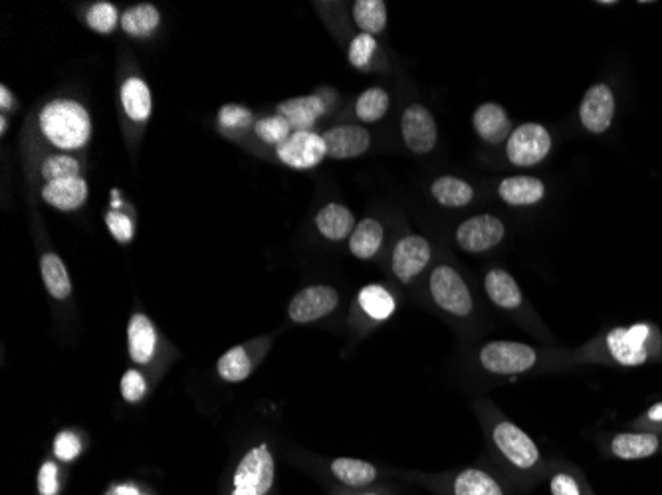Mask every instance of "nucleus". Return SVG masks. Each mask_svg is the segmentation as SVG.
<instances>
[{
	"instance_id": "09e8293b",
	"label": "nucleus",
	"mask_w": 662,
	"mask_h": 495,
	"mask_svg": "<svg viewBox=\"0 0 662 495\" xmlns=\"http://www.w3.org/2000/svg\"><path fill=\"white\" fill-rule=\"evenodd\" d=\"M345 495H383L379 492H359V494H345Z\"/></svg>"
},
{
	"instance_id": "1a4fd4ad",
	"label": "nucleus",
	"mask_w": 662,
	"mask_h": 495,
	"mask_svg": "<svg viewBox=\"0 0 662 495\" xmlns=\"http://www.w3.org/2000/svg\"><path fill=\"white\" fill-rule=\"evenodd\" d=\"M506 236V226L498 216L478 214L464 220L456 230V244L470 254H482L496 248Z\"/></svg>"
},
{
	"instance_id": "f3484780",
	"label": "nucleus",
	"mask_w": 662,
	"mask_h": 495,
	"mask_svg": "<svg viewBox=\"0 0 662 495\" xmlns=\"http://www.w3.org/2000/svg\"><path fill=\"white\" fill-rule=\"evenodd\" d=\"M472 125L476 129L478 137L490 145H500V143L508 141V137L514 131L508 111L500 103H494V101L482 103L474 111Z\"/></svg>"
},
{
	"instance_id": "7ed1b4c3",
	"label": "nucleus",
	"mask_w": 662,
	"mask_h": 495,
	"mask_svg": "<svg viewBox=\"0 0 662 495\" xmlns=\"http://www.w3.org/2000/svg\"><path fill=\"white\" fill-rule=\"evenodd\" d=\"M38 125L44 137L64 151L82 149L92 137V117L88 109L74 99H54L44 105Z\"/></svg>"
},
{
	"instance_id": "393cba45",
	"label": "nucleus",
	"mask_w": 662,
	"mask_h": 495,
	"mask_svg": "<svg viewBox=\"0 0 662 495\" xmlns=\"http://www.w3.org/2000/svg\"><path fill=\"white\" fill-rule=\"evenodd\" d=\"M546 484L552 495H595L585 474L573 464H552Z\"/></svg>"
},
{
	"instance_id": "aec40b11",
	"label": "nucleus",
	"mask_w": 662,
	"mask_h": 495,
	"mask_svg": "<svg viewBox=\"0 0 662 495\" xmlns=\"http://www.w3.org/2000/svg\"><path fill=\"white\" fill-rule=\"evenodd\" d=\"M129 355L137 365H147L157 349V331L151 319L143 313H135L129 319L127 327Z\"/></svg>"
},
{
	"instance_id": "9b49d317",
	"label": "nucleus",
	"mask_w": 662,
	"mask_h": 495,
	"mask_svg": "<svg viewBox=\"0 0 662 495\" xmlns=\"http://www.w3.org/2000/svg\"><path fill=\"white\" fill-rule=\"evenodd\" d=\"M401 131L405 145L417 155L431 153L439 141L437 121L433 113L421 103H413L405 109L401 117Z\"/></svg>"
},
{
	"instance_id": "c85d7f7f",
	"label": "nucleus",
	"mask_w": 662,
	"mask_h": 495,
	"mask_svg": "<svg viewBox=\"0 0 662 495\" xmlns=\"http://www.w3.org/2000/svg\"><path fill=\"white\" fill-rule=\"evenodd\" d=\"M357 303L361 307V311L371 319V321H385L395 313V297L391 296L389 290H385L383 286L371 284L365 286L359 296H357Z\"/></svg>"
},
{
	"instance_id": "4be33fe9",
	"label": "nucleus",
	"mask_w": 662,
	"mask_h": 495,
	"mask_svg": "<svg viewBox=\"0 0 662 495\" xmlns=\"http://www.w3.org/2000/svg\"><path fill=\"white\" fill-rule=\"evenodd\" d=\"M498 195L510 206H534L546 197V185L538 177H510L500 183Z\"/></svg>"
},
{
	"instance_id": "a19ab883",
	"label": "nucleus",
	"mask_w": 662,
	"mask_h": 495,
	"mask_svg": "<svg viewBox=\"0 0 662 495\" xmlns=\"http://www.w3.org/2000/svg\"><path fill=\"white\" fill-rule=\"evenodd\" d=\"M82 452V442L74 432H60L54 438V454L62 462H72L80 456Z\"/></svg>"
},
{
	"instance_id": "dca6fc26",
	"label": "nucleus",
	"mask_w": 662,
	"mask_h": 495,
	"mask_svg": "<svg viewBox=\"0 0 662 495\" xmlns=\"http://www.w3.org/2000/svg\"><path fill=\"white\" fill-rule=\"evenodd\" d=\"M331 159H355L369 151L371 133L359 125H339L324 133Z\"/></svg>"
},
{
	"instance_id": "a878e982",
	"label": "nucleus",
	"mask_w": 662,
	"mask_h": 495,
	"mask_svg": "<svg viewBox=\"0 0 662 495\" xmlns=\"http://www.w3.org/2000/svg\"><path fill=\"white\" fill-rule=\"evenodd\" d=\"M383 236L385 230L381 222H377L375 218H365L355 226L353 234L349 236V250L359 260H371L373 256H377L383 244Z\"/></svg>"
},
{
	"instance_id": "0eeeda50",
	"label": "nucleus",
	"mask_w": 662,
	"mask_h": 495,
	"mask_svg": "<svg viewBox=\"0 0 662 495\" xmlns=\"http://www.w3.org/2000/svg\"><path fill=\"white\" fill-rule=\"evenodd\" d=\"M552 151V135L540 123H524L506 141V155L516 167H536Z\"/></svg>"
},
{
	"instance_id": "9d476101",
	"label": "nucleus",
	"mask_w": 662,
	"mask_h": 495,
	"mask_svg": "<svg viewBox=\"0 0 662 495\" xmlns=\"http://www.w3.org/2000/svg\"><path fill=\"white\" fill-rule=\"evenodd\" d=\"M278 159L298 171L318 167L328 155L324 135L314 131H294L282 145L276 147Z\"/></svg>"
},
{
	"instance_id": "39448f33",
	"label": "nucleus",
	"mask_w": 662,
	"mask_h": 495,
	"mask_svg": "<svg viewBox=\"0 0 662 495\" xmlns=\"http://www.w3.org/2000/svg\"><path fill=\"white\" fill-rule=\"evenodd\" d=\"M429 288L435 303L448 315L458 319H466L472 315L474 311L472 292L466 286L464 278L452 266L446 264L437 266L431 274Z\"/></svg>"
},
{
	"instance_id": "f03ea898",
	"label": "nucleus",
	"mask_w": 662,
	"mask_h": 495,
	"mask_svg": "<svg viewBox=\"0 0 662 495\" xmlns=\"http://www.w3.org/2000/svg\"><path fill=\"white\" fill-rule=\"evenodd\" d=\"M581 357L593 363L601 361L617 367H643L661 359V331L651 321L613 327L589 343Z\"/></svg>"
},
{
	"instance_id": "4c0bfd02",
	"label": "nucleus",
	"mask_w": 662,
	"mask_h": 495,
	"mask_svg": "<svg viewBox=\"0 0 662 495\" xmlns=\"http://www.w3.org/2000/svg\"><path fill=\"white\" fill-rule=\"evenodd\" d=\"M377 52V40L371 34H359L353 38L351 46H349V62L355 68H365L373 54Z\"/></svg>"
},
{
	"instance_id": "49530a36",
	"label": "nucleus",
	"mask_w": 662,
	"mask_h": 495,
	"mask_svg": "<svg viewBox=\"0 0 662 495\" xmlns=\"http://www.w3.org/2000/svg\"><path fill=\"white\" fill-rule=\"evenodd\" d=\"M108 495H143L139 494V490H135L133 486H113Z\"/></svg>"
},
{
	"instance_id": "f704fd0d",
	"label": "nucleus",
	"mask_w": 662,
	"mask_h": 495,
	"mask_svg": "<svg viewBox=\"0 0 662 495\" xmlns=\"http://www.w3.org/2000/svg\"><path fill=\"white\" fill-rule=\"evenodd\" d=\"M256 135L268 143V145H282L292 133L294 129L290 127V123L282 117V115H272V117H264L254 125Z\"/></svg>"
},
{
	"instance_id": "7c9ffc66",
	"label": "nucleus",
	"mask_w": 662,
	"mask_h": 495,
	"mask_svg": "<svg viewBox=\"0 0 662 495\" xmlns=\"http://www.w3.org/2000/svg\"><path fill=\"white\" fill-rule=\"evenodd\" d=\"M431 193H433L435 200L442 206H446V208L468 206L474 198V189L458 177H439L433 183Z\"/></svg>"
},
{
	"instance_id": "58836bf2",
	"label": "nucleus",
	"mask_w": 662,
	"mask_h": 495,
	"mask_svg": "<svg viewBox=\"0 0 662 495\" xmlns=\"http://www.w3.org/2000/svg\"><path fill=\"white\" fill-rule=\"evenodd\" d=\"M252 123V111L242 105H224L219 111V125L226 131H242Z\"/></svg>"
},
{
	"instance_id": "bb28decb",
	"label": "nucleus",
	"mask_w": 662,
	"mask_h": 495,
	"mask_svg": "<svg viewBox=\"0 0 662 495\" xmlns=\"http://www.w3.org/2000/svg\"><path fill=\"white\" fill-rule=\"evenodd\" d=\"M121 103L131 121H147L153 107L149 86L139 78H127L121 86Z\"/></svg>"
},
{
	"instance_id": "ddd939ff",
	"label": "nucleus",
	"mask_w": 662,
	"mask_h": 495,
	"mask_svg": "<svg viewBox=\"0 0 662 495\" xmlns=\"http://www.w3.org/2000/svg\"><path fill=\"white\" fill-rule=\"evenodd\" d=\"M615 117V94L607 84H595L587 90L579 105L581 125L593 133H605Z\"/></svg>"
},
{
	"instance_id": "2eb2a0df",
	"label": "nucleus",
	"mask_w": 662,
	"mask_h": 495,
	"mask_svg": "<svg viewBox=\"0 0 662 495\" xmlns=\"http://www.w3.org/2000/svg\"><path fill=\"white\" fill-rule=\"evenodd\" d=\"M609 454L617 460H645L662 452V432L631 430L619 432L609 440Z\"/></svg>"
},
{
	"instance_id": "b1692460",
	"label": "nucleus",
	"mask_w": 662,
	"mask_h": 495,
	"mask_svg": "<svg viewBox=\"0 0 662 495\" xmlns=\"http://www.w3.org/2000/svg\"><path fill=\"white\" fill-rule=\"evenodd\" d=\"M316 226L324 238H328L331 242H341L353 234L357 224L353 212L347 206L331 202L318 212Z\"/></svg>"
},
{
	"instance_id": "423d86ee",
	"label": "nucleus",
	"mask_w": 662,
	"mask_h": 495,
	"mask_svg": "<svg viewBox=\"0 0 662 495\" xmlns=\"http://www.w3.org/2000/svg\"><path fill=\"white\" fill-rule=\"evenodd\" d=\"M232 495H266L274 486V458L266 444L252 448L234 472Z\"/></svg>"
},
{
	"instance_id": "6e6552de",
	"label": "nucleus",
	"mask_w": 662,
	"mask_h": 495,
	"mask_svg": "<svg viewBox=\"0 0 662 495\" xmlns=\"http://www.w3.org/2000/svg\"><path fill=\"white\" fill-rule=\"evenodd\" d=\"M446 484L450 495H520L502 472L482 466L464 468L452 474Z\"/></svg>"
},
{
	"instance_id": "2f4dec72",
	"label": "nucleus",
	"mask_w": 662,
	"mask_h": 495,
	"mask_svg": "<svg viewBox=\"0 0 662 495\" xmlns=\"http://www.w3.org/2000/svg\"><path fill=\"white\" fill-rule=\"evenodd\" d=\"M353 20L363 34H379L387 26V4L383 0H357L353 4Z\"/></svg>"
},
{
	"instance_id": "5701e85b",
	"label": "nucleus",
	"mask_w": 662,
	"mask_h": 495,
	"mask_svg": "<svg viewBox=\"0 0 662 495\" xmlns=\"http://www.w3.org/2000/svg\"><path fill=\"white\" fill-rule=\"evenodd\" d=\"M330 474L345 488H367L379 478V472L371 462L355 458L331 460Z\"/></svg>"
},
{
	"instance_id": "20e7f679",
	"label": "nucleus",
	"mask_w": 662,
	"mask_h": 495,
	"mask_svg": "<svg viewBox=\"0 0 662 495\" xmlns=\"http://www.w3.org/2000/svg\"><path fill=\"white\" fill-rule=\"evenodd\" d=\"M482 369L498 377H520L540 363V351L518 341H490L480 353Z\"/></svg>"
},
{
	"instance_id": "c756f323",
	"label": "nucleus",
	"mask_w": 662,
	"mask_h": 495,
	"mask_svg": "<svg viewBox=\"0 0 662 495\" xmlns=\"http://www.w3.org/2000/svg\"><path fill=\"white\" fill-rule=\"evenodd\" d=\"M40 270H42V280L50 292V296L54 299H66L72 294V282L68 276V270L64 266V262L60 260V256L56 254H44L40 258Z\"/></svg>"
},
{
	"instance_id": "a211bd4d",
	"label": "nucleus",
	"mask_w": 662,
	"mask_h": 495,
	"mask_svg": "<svg viewBox=\"0 0 662 495\" xmlns=\"http://www.w3.org/2000/svg\"><path fill=\"white\" fill-rule=\"evenodd\" d=\"M484 292L502 311H518L524 305V294L518 282L502 268H494L484 276Z\"/></svg>"
},
{
	"instance_id": "c03bdc74",
	"label": "nucleus",
	"mask_w": 662,
	"mask_h": 495,
	"mask_svg": "<svg viewBox=\"0 0 662 495\" xmlns=\"http://www.w3.org/2000/svg\"><path fill=\"white\" fill-rule=\"evenodd\" d=\"M635 430H651V432H662V400L653 404L651 408H647V412H643L635 422H633Z\"/></svg>"
},
{
	"instance_id": "a18cd8bd",
	"label": "nucleus",
	"mask_w": 662,
	"mask_h": 495,
	"mask_svg": "<svg viewBox=\"0 0 662 495\" xmlns=\"http://www.w3.org/2000/svg\"><path fill=\"white\" fill-rule=\"evenodd\" d=\"M0 107H2V111L14 107V98L10 96V92H8L6 86H0Z\"/></svg>"
},
{
	"instance_id": "72a5a7b5",
	"label": "nucleus",
	"mask_w": 662,
	"mask_h": 495,
	"mask_svg": "<svg viewBox=\"0 0 662 495\" xmlns=\"http://www.w3.org/2000/svg\"><path fill=\"white\" fill-rule=\"evenodd\" d=\"M389 101V94L383 88H369L357 98L355 113L363 123H375L387 113Z\"/></svg>"
},
{
	"instance_id": "f257e3e1",
	"label": "nucleus",
	"mask_w": 662,
	"mask_h": 495,
	"mask_svg": "<svg viewBox=\"0 0 662 495\" xmlns=\"http://www.w3.org/2000/svg\"><path fill=\"white\" fill-rule=\"evenodd\" d=\"M488 442L498 456L502 474L520 490L530 492L546 482L552 464H548L538 444L518 424L488 408Z\"/></svg>"
},
{
	"instance_id": "412c9836",
	"label": "nucleus",
	"mask_w": 662,
	"mask_h": 495,
	"mask_svg": "<svg viewBox=\"0 0 662 495\" xmlns=\"http://www.w3.org/2000/svg\"><path fill=\"white\" fill-rule=\"evenodd\" d=\"M42 198L50 206H54L62 212H70V210L80 208L88 200V183L82 177L52 181V183L44 185Z\"/></svg>"
},
{
	"instance_id": "6ab92c4d",
	"label": "nucleus",
	"mask_w": 662,
	"mask_h": 495,
	"mask_svg": "<svg viewBox=\"0 0 662 495\" xmlns=\"http://www.w3.org/2000/svg\"><path fill=\"white\" fill-rule=\"evenodd\" d=\"M326 111L324 99L318 96L286 99L278 105V115H282L294 131H312Z\"/></svg>"
},
{
	"instance_id": "de8ad7c7",
	"label": "nucleus",
	"mask_w": 662,
	"mask_h": 495,
	"mask_svg": "<svg viewBox=\"0 0 662 495\" xmlns=\"http://www.w3.org/2000/svg\"><path fill=\"white\" fill-rule=\"evenodd\" d=\"M0 135H6V115H0Z\"/></svg>"
},
{
	"instance_id": "f8f14e48",
	"label": "nucleus",
	"mask_w": 662,
	"mask_h": 495,
	"mask_svg": "<svg viewBox=\"0 0 662 495\" xmlns=\"http://www.w3.org/2000/svg\"><path fill=\"white\" fill-rule=\"evenodd\" d=\"M431 262V244L427 238L409 234L401 238L393 252V274L401 284L413 282Z\"/></svg>"
},
{
	"instance_id": "79ce46f5",
	"label": "nucleus",
	"mask_w": 662,
	"mask_h": 495,
	"mask_svg": "<svg viewBox=\"0 0 662 495\" xmlns=\"http://www.w3.org/2000/svg\"><path fill=\"white\" fill-rule=\"evenodd\" d=\"M145 391H147V383H145V377L139 371L131 369V371H127L123 375V379H121V396L127 402H131V404L133 402H139L143 398V395H145Z\"/></svg>"
},
{
	"instance_id": "473e14b6",
	"label": "nucleus",
	"mask_w": 662,
	"mask_h": 495,
	"mask_svg": "<svg viewBox=\"0 0 662 495\" xmlns=\"http://www.w3.org/2000/svg\"><path fill=\"white\" fill-rule=\"evenodd\" d=\"M217 371L226 383H242L252 373V361L244 347H232L219 359Z\"/></svg>"
},
{
	"instance_id": "cd10ccee",
	"label": "nucleus",
	"mask_w": 662,
	"mask_h": 495,
	"mask_svg": "<svg viewBox=\"0 0 662 495\" xmlns=\"http://www.w3.org/2000/svg\"><path fill=\"white\" fill-rule=\"evenodd\" d=\"M159 22H161V14H159L157 6H153V4L131 6L121 14V20H119L123 32L133 38L151 36L157 30Z\"/></svg>"
},
{
	"instance_id": "ea45409f",
	"label": "nucleus",
	"mask_w": 662,
	"mask_h": 495,
	"mask_svg": "<svg viewBox=\"0 0 662 495\" xmlns=\"http://www.w3.org/2000/svg\"><path fill=\"white\" fill-rule=\"evenodd\" d=\"M106 224L110 228L113 238L121 244H127L133 240V234H135V228H133V222L127 214L123 212H117V210H110L106 214Z\"/></svg>"
},
{
	"instance_id": "c9c22d12",
	"label": "nucleus",
	"mask_w": 662,
	"mask_h": 495,
	"mask_svg": "<svg viewBox=\"0 0 662 495\" xmlns=\"http://www.w3.org/2000/svg\"><path fill=\"white\" fill-rule=\"evenodd\" d=\"M44 181H60V179H74L80 177V163L68 155H50L40 169Z\"/></svg>"
},
{
	"instance_id": "37998d69",
	"label": "nucleus",
	"mask_w": 662,
	"mask_h": 495,
	"mask_svg": "<svg viewBox=\"0 0 662 495\" xmlns=\"http://www.w3.org/2000/svg\"><path fill=\"white\" fill-rule=\"evenodd\" d=\"M60 482H58V466L54 462H44L38 472V494L58 495Z\"/></svg>"
},
{
	"instance_id": "e433bc0d",
	"label": "nucleus",
	"mask_w": 662,
	"mask_h": 495,
	"mask_svg": "<svg viewBox=\"0 0 662 495\" xmlns=\"http://www.w3.org/2000/svg\"><path fill=\"white\" fill-rule=\"evenodd\" d=\"M119 14L117 8L111 2H96L88 14H86V22L92 30L100 32V34H110L115 30V26L119 24Z\"/></svg>"
},
{
	"instance_id": "4468645a",
	"label": "nucleus",
	"mask_w": 662,
	"mask_h": 495,
	"mask_svg": "<svg viewBox=\"0 0 662 495\" xmlns=\"http://www.w3.org/2000/svg\"><path fill=\"white\" fill-rule=\"evenodd\" d=\"M339 294L330 286H310L298 292L290 301L288 315L294 323H314L335 311Z\"/></svg>"
}]
</instances>
